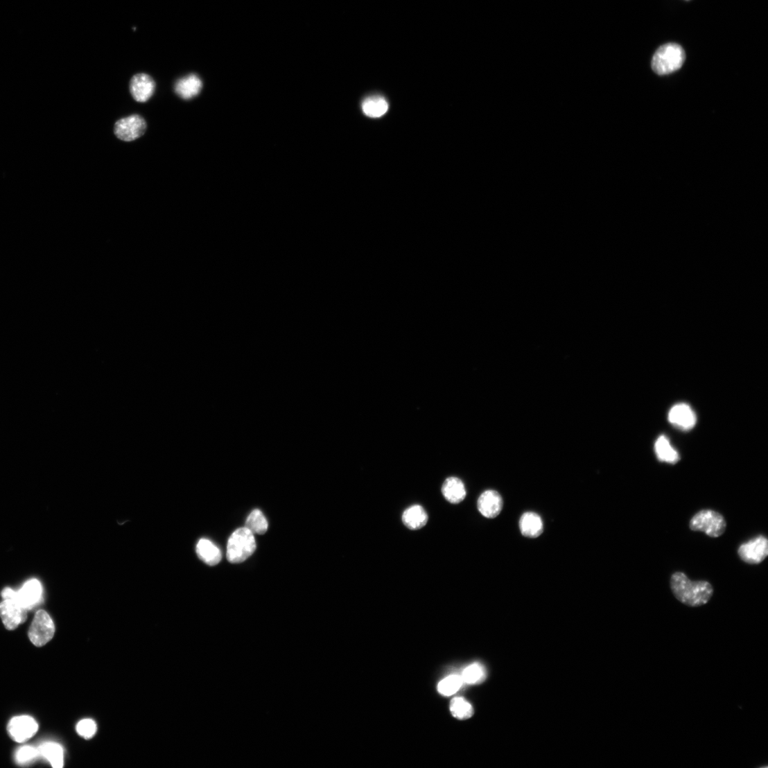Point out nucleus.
I'll return each mask as SVG.
<instances>
[{
	"label": "nucleus",
	"mask_w": 768,
	"mask_h": 768,
	"mask_svg": "<svg viewBox=\"0 0 768 768\" xmlns=\"http://www.w3.org/2000/svg\"><path fill=\"white\" fill-rule=\"evenodd\" d=\"M40 755L44 757L54 768H62L64 767V750L63 748L56 743H45L42 744L39 749Z\"/></svg>",
	"instance_id": "nucleus-19"
},
{
	"label": "nucleus",
	"mask_w": 768,
	"mask_h": 768,
	"mask_svg": "<svg viewBox=\"0 0 768 768\" xmlns=\"http://www.w3.org/2000/svg\"><path fill=\"white\" fill-rule=\"evenodd\" d=\"M738 555L747 564H761L768 556L767 539L760 535L744 543L738 547Z\"/></svg>",
	"instance_id": "nucleus-7"
},
{
	"label": "nucleus",
	"mask_w": 768,
	"mask_h": 768,
	"mask_svg": "<svg viewBox=\"0 0 768 768\" xmlns=\"http://www.w3.org/2000/svg\"><path fill=\"white\" fill-rule=\"evenodd\" d=\"M685 59V51L679 44L668 43L656 51L652 69L658 75L670 74L681 68Z\"/></svg>",
	"instance_id": "nucleus-2"
},
{
	"label": "nucleus",
	"mask_w": 768,
	"mask_h": 768,
	"mask_svg": "<svg viewBox=\"0 0 768 768\" xmlns=\"http://www.w3.org/2000/svg\"><path fill=\"white\" fill-rule=\"evenodd\" d=\"M54 623L49 615L44 611H38L35 616L29 630V638L37 647L47 644L53 637Z\"/></svg>",
	"instance_id": "nucleus-6"
},
{
	"label": "nucleus",
	"mask_w": 768,
	"mask_h": 768,
	"mask_svg": "<svg viewBox=\"0 0 768 768\" xmlns=\"http://www.w3.org/2000/svg\"><path fill=\"white\" fill-rule=\"evenodd\" d=\"M39 755L38 749L32 747H24L18 750L16 758L19 763H26L35 759Z\"/></svg>",
	"instance_id": "nucleus-27"
},
{
	"label": "nucleus",
	"mask_w": 768,
	"mask_h": 768,
	"mask_svg": "<svg viewBox=\"0 0 768 768\" xmlns=\"http://www.w3.org/2000/svg\"><path fill=\"white\" fill-rule=\"evenodd\" d=\"M245 527L254 534L262 535L268 530V521L261 511L255 509L247 518Z\"/></svg>",
	"instance_id": "nucleus-22"
},
{
	"label": "nucleus",
	"mask_w": 768,
	"mask_h": 768,
	"mask_svg": "<svg viewBox=\"0 0 768 768\" xmlns=\"http://www.w3.org/2000/svg\"><path fill=\"white\" fill-rule=\"evenodd\" d=\"M485 677L484 668L478 664H475L466 668L461 677L463 682L474 684L482 681Z\"/></svg>",
	"instance_id": "nucleus-25"
},
{
	"label": "nucleus",
	"mask_w": 768,
	"mask_h": 768,
	"mask_svg": "<svg viewBox=\"0 0 768 768\" xmlns=\"http://www.w3.org/2000/svg\"><path fill=\"white\" fill-rule=\"evenodd\" d=\"M196 550L200 559L209 566H216L222 560L220 550L210 540L200 539Z\"/></svg>",
	"instance_id": "nucleus-18"
},
{
	"label": "nucleus",
	"mask_w": 768,
	"mask_h": 768,
	"mask_svg": "<svg viewBox=\"0 0 768 768\" xmlns=\"http://www.w3.org/2000/svg\"><path fill=\"white\" fill-rule=\"evenodd\" d=\"M403 525L410 530H419L424 527L428 521V516L424 508L415 505L407 508L403 513Z\"/></svg>",
	"instance_id": "nucleus-15"
},
{
	"label": "nucleus",
	"mask_w": 768,
	"mask_h": 768,
	"mask_svg": "<svg viewBox=\"0 0 768 768\" xmlns=\"http://www.w3.org/2000/svg\"><path fill=\"white\" fill-rule=\"evenodd\" d=\"M670 588L679 602L692 608L706 605L714 594V588L709 582L692 581L682 572L672 575Z\"/></svg>",
	"instance_id": "nucleus-1"
},
{
	"label": "nucleus",
	"mask_w": 768,
	"mask_h": 768,
	"mask_svg": "<svg viewBox=\"0 0 768 768\" xmlns=\"http://www.w3.org/2000/svg\"><path fill=\"white\" fill-rule=\"evenodd\" d=\"M26 610L14 600L6 599L0 602V617L8 630H14L27 618Z\"/></svg>",
	"instance_id": "nucleus-9"
},
{
	"label": "nucleus",
	"mask_w": 768,
	"mask_h": 768,
	"mask_svg": "<svg viewBox=\"0 0 768 768\" xmlns=\"http://www.w3.org/2000/svg\"><path fill=\"white\" fill-rule=\"evenodd\" d=\"M442 493L445 499L453 505L462 503L467 496L464 483L455 477L446 480L442 486Z\"/></svg>",
	"instance_id": "nucleus-17"
},
{
	"label": "nucleus",
	"mask_w": 768,
	"mask_h": 768,
	"mask_svg": "<svg viewBox=\"0 0 768 768\" xmlns=\"http://www.w3.org/2000/svg\"><path fill=\"white\" fill-rule=\"evenodd\" d=\"M155 87V82L150 75L139 73L131 78L130 91L134 101L146 103L153 96Z\"/></svg>",
	"instance_id": "nucleus-11"
},
{
	"label": "nucleus",
	"mask_w": 768,
	"mask_h": 768,
	"mask_svg": "<svg viewBox=\"0 0 768 768\" xmlns=\"http://www.w3.org/2000/svg\"><path fill=\"white\" fill-rule=\"evenodd\" d=\"M256 550L254 534L245 527L238 529L229 539L227 559L232 564H241L252 556Z\"/></svg>",
	"instance_id": "nucleus-3"
},
{
	"label": "nucleus",
	"mask_w": 768,
	"mask_h": 768,
	"mask_svg": "<svg viewBox=\"0 0 768 768\" xmlns=\"http://www.w3.org/2000/svg\"><path fill=\"white\" fill-rule=\"evenodd\" d=\"M726 526L724 516L712 509H703L698 512L690 523V528L692 531L704 532L711 538L722 536L726 530Z\"/></svg>",
	"instance_id": "nucleus-4"
},
{
	"label": "nucleus",
	"mask_w": 768,
	"mask_h": 768,
	"mask_svg": "<svg viewBox=\"0 0 768 768\" xmlns=\"http://www.w3.org/2000/svg\"><path fill=\"white\" fill-rule=\"evenodd\" d=\"M655 452L660 461L669 464H676L679 460L677 451L671 446L668 438L664 435L657 439L655 443Z\"/></svg>",
	"instance_id": "nucleus-20"
},
{
	"label": "nucleus",
	"mask_w": 768,
	"mask_h": 768,
	"mask_svg": "<svg viewBox=\"0 0 768 768\" xmlns=\"http://www.w3.org/2000/svg\"><path fill=\"white\" fill-rule=\"evenodd\" d=\"M388 109L387 101L381 96L369 97L363 103V112L370 118L381 117L387 112Z\"/></svg>",
	"instance_id": "nucleus-21"
},
{
	"label": "nucleus",
	"mask_w": 768,
	"mask_h": 768,
	"mask_svg": "<svg viewBox=\"0 0 768 768\" xmlns=\"http://www.w3.org/2000/svg\"><path fill=\"white\" fill-rule=\"evenodd\" d=\"M451 711L453 716L459 720H467L474 714L473 706L462 697H457L451 701Z\"/></svg>",
	"instance_id": "nucleus-23"
},
{
	"label": "nucleus",
	"mask_w": 768,
	"mask_h": 768,
	"mask_svg": "<svg viewBox=\"0 0 768 768\" xmlns=\"http://www.w3.org/2000/svg\"><path fill=\"white\" fill-rule=\"evenodd\" d=\"M668 419L673 426L683 430L692 429L697 423L695 411L686 403L674 405L670 411Z\"/></svg>",
	"instance_id": "nucleus-12"
},
{
	"label": "nucleus",
	"mask_w": 768,
	"mask_h": 768,
	"mask_svg": "<svg viewBox=\"0 0 768 768\" xmlns=\"http://www.w3.org/2000/svg\"><path fill=\"white\" fill-rule=\"evenodd\" d=\"M43 593L42 584L37 579L26 582L21 588L15 591L14 600L26 610H31L40 602Z\"/></svg>",
	"instance_id": "nucleus-10"
},
{
	"label": "nucleus",
	"mask_w": 768,
	"mask_h": 768,
	"mask_svg": "<svg viewBox=\"0 0 768 768\" xmlns=\"http://www.w3.org/2000/svg\"><path fill=\"white\" fill-rule=\"evenodd\" d=\"M38 724L31 717L20 716L13 718L8 726V731L12 740L17 743L25 742L37 732Z\"/></svg>",
	"instance_id": "nucleus-8"
},
{
	"label": "nucleus",
	"mask_w": 768,
	"mask_h": 768,
	"mask_svg": "<svg viewBox=\"0 0 768 768\" xmlns=\"http://www.w3.org/2000/svg\"><path fill=\"white\" fill-rule=\"evenodd\" d=\"M478 508L480 514L488 518H496L503 508V500L496 490H487L480 496Z\"/></svg>",
	"instance_id": "nucleus-13"
},
{
	"label": "nucleus",
	"mask_w": 768,
	"mask_h": 768,
	"mask_svg": "<svg viewBox=\"0 0 768 768\" xmlns=\"http://www.w3.org/2000/svg\"><path fill=\"white\" fill-rule=\"evenodd\" d=\"M147 130V123L140 115L134 114L119 120L114 126L117 138L125 142H131L141 138Z\"/></svg>",
	"instance_id": "nucleus-5"
},
{
	"label": "nucleus",
	"mask_w": 768,
	"mask_h": 768,
	"mask_svg": "<svg viewBox=\"0 0 768 768\" xmlns=\"http://www.w3.org/2000/svg\"><path fill=\"white\" fill-rule=\"evenodd\" d=\"M202 87V79L197 74L191 73L177 80L175 91L179 97L187 101L198 96Z\"/></svg>",
	"instance_id": "nucleus-14"
},
{
	"label": "nucleus",
	"mask_w": 768,
	"mask_h": 768,
	"mask_svg": "<svg viewBox=\"0 0 768 768\" xmlns=\"http://www.w3.org/2000/svg\"><path fill=\"white\" fill-rule=\"evenodd\" d=\"M521 533L527 538L534 539L541 536L543 532V521L539 515L534 512H527L519 520Z\"/></svg>",
	"instance_id": "nucleus-16"
},
{
	"label": "nucleus",
	"mask_w": 768,
	"mask_h": 768,
	"mask_svg": "<svg viewBox=\"0 0 768 768\" xmlns=\"http://www.w3.org/2000/svg\"><path fill=\"white\" fill-rule=\"evenodd\" d=\"M463 680L461 677L452 675L446 677L439 683L437 690L439 693L444 696H451L455 694L462 687Z\"/></svg>",
	"instance_id": "nucleus-24"
},
{
	"label": "nucleus",
	"mask_w": 768,
	"mask_h": 768,
	"mask_svg": "<svg viewBox=\"0 0 768 768\" xmlns=\"http://www.w3.org/2000/svg\"><path fill=\"white\" fill-rule=\"evenodd\" d=\"M78 733L86 739H90L94 736L97 731L96 724L92 719H84L78 722L76 726Z\"/></svg>",
	"instance_id": "nucleus-26"
}]
</instances>
